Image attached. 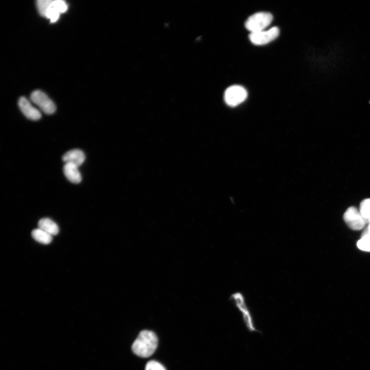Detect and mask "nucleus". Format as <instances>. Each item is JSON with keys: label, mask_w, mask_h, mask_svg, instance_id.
<instances>
[{"label": "nucleus", "mask_w": 370, "mask_h": 370, "mask_svg": "<svg viewBox=\"0 0 370 370\" xmlns=\"http://www.w3.org/2000/svg\"><path fill=\"white\" fill-rule=\"evenodd\" d=\"M85 159L84 153L78 149H73L67 152L62 157L65 163H70L78 166L82 164Z\"/></svg>", "instance_id": "9"}, {"label": "nucleus", "mask_w": 370, "mask_h": 370, "mask_svg": "<svg viewBox=\"0 0 370 370\" xmlns=\"http://www.w3.org/2000/svg\"><path fill=\"white\" fill-rule=\"evenodd\" d=\"M18 105L23 114L29 119L38 120L41 117L40 112L33 107L24 97L19 99Z\"/></svg>", "instance_id": "8"}, {"label": "nucleus", "mask_w": 370, "mask_h": 370, "mask_svg": "<svg viewBox=\"0 0 370 370\" xmlns=\"http://www.w3.org/2000/svg\"><path fill=\"white\" fill-rule=\"evenodd\" d=\"M51 1L52 0H38L36 1V6L38 11L42 16L45 17Z\"/></svg>", "instance_id": "16"}, {"label": "nucleus", "mask_w": 370, "mask_h": 370, "mask_svg": "<svg viewBox=\"0 0 370 370\" xmlns=\"http://www.w3.org/2000/svg\"><path fill=\"white\" fill-rule=\"evenodd\" d=\"M359 211L366 220L370 219V198L365 199L361 201Z\"/></svg>", "instance_id": "15"}, {"label": "nucleus", "mask_w": 370, "mask_h": 370, "mask_svg": "<svg viewBox=\"0 0 370 370\" xmlns=\"http://www.w3.org/2000/svg\"><path fill=\"white\" fill-rule=\"evenodd\" d=\"M31 235L34 239L43 244H49L52 240L51 235L39 228L33 230Z\"/></svg>", "instance_id": "12"}, {"label": "nucleus", "mask_w": 370, "mask_h": 370, "mask_svg": "<svg viewBox=\"0 0 370 370\" xmlns=\"http://www.w3.org/2000/svg\"><path fill=\"white\" fill-rule=\"evenodd\" d=\"M30 99L46 114H52L55 111V105L53 101L41 90L33 91L30 96Z\"/></svg>", "instance_id": "7"}, {"label": "nucleus", "mask_w": 370, "mask_h": 370, "mask_svg": "<svg viewBox=\"0 0 370 370\" xmlns=\"http://www.w3.org/2000/svg\"><path fill=\"white\" fill-rule=\"evenodd\" d=\"M230 300L240 312L247 330L250 332H260L256 327L253 315L244 294L240 291L234 292L231 294Z\"/></svg>", "instance_id": "2"}, {"label": "nucleus", "mask_w": 370, "mask_h": 370, "mask_svg": "<svg viewBox=\"0 0 370 370\" xmlns=\"http://www.w3.org/2000/svg\"><path fill=\"white\" fill-rule=\"evenodd\" d=\"M272 15L267 12H258L250 16L245 26L250 33L265 30L272 22Z\"/></svg>", "instance_id": "3"}, {"label": "nucleus", "mask_w": 370, "mask_h": 370, "mask_svg": "<svg viewBox=\"0 0 370 370\" xmlns=\"http://www.w3.org/2000/svg\"><path fill=\"white\" fill-rule=\"evenodd\" d=\"M366 222L367 224H368V226L363 232L370 234V219L367 220Z\"/></svg>", "instance_id": "18"}, {"label": "nucleus", "mask_w": 370, "mask_h": 370, "mask_svg": "<svg viewBox=\"0 0 370 370\" xmlns=\"http://www.w3.org/2000/svg\"><path fill=\"white\" fill-rule=\"evenodd\" d=\"M60 14L61 13L55 5L54 0H52L45 17L50 19L51 23H54L59 19Z\"/></svg>", "instance_id": "13"}, {"label": "nucleus", "mask_w": 370, "mask_h": 370, "mask_svg": "<svg viewBox=\"0 0 370 370\" xmlns=\"http://www.w3.org/2000/svg\"><path fill=\"white\" fill-rule=\"evenodd\" d=\"M357 247L361 250L370 251V234L362 233L361 238L357 242Z\"/></svg>", "instance_id": "14"}, {"label": "nucleus", "mask_w": 370, "mask_h": 370, "mask_svg": "<svg viewBox=\"0 0 370 370\" xmlns=\"http://www.w3.org/2000/svg\"><path fill=\"white\" fill-rule=\"evenodd\" d=\"M280 30L277 27H273L268 30L250 33V41L254 45H262L268 44L279 35Z\"/></svg>", "instance_id": "6"}, {"label": "nucleus", "mask_w": 370, "mask_h": 370, "mask_svg": "<svg viewBox=\"0 0 370 370\" xmlns=\"http://www.w3.org/2000/svg\"><path fill=\"white\" fill-rule=\"evenodd\" d=\"M158 345V338L156 334L150 330L141 331L133 342L132 349L136 355L147 358L155 351Z\"/></svg>", "instance_id": "1"}, {"label": "nucleus", "mask_w": 370, "mask_h": 370, "mask_svg": "<svg viewBox=\"0 0 370 370\" xmlns=\"http://www.w3.org/2000/svg\"><path fill=\"white\" fill-rule=\"evenodd\" d=\"M145 370H166L165 367L159 362L151 360L149 361L145 367Z\"/></svg>", "instance_id": "17"}, {"label": "nucleus", "mask_w": 370, "mask_h": 370, "mask_svg": "<svg viewBox=\"0 0 370 370\" xmlns=\"http://www.w3.org/2000/svg\"><path fill=\"white\" fill-rule=\"evenodd\" d=\"M77 165L70 163H65L63 166L65 176L69 181L74 183H79L82 180Z\"/></svg>", "instance_id": "10"}, {"label": "nucleus", "mask_w": 370, "mask_h": 370, "mask_svg": "<svg viewBox=\"0 0 370 370\" xmlns=\"http://www.w3.org/2000/svg\"><path fill=\"white\" fill-rule=\"evenodd\" d=\"M247 96V91L244 87L234 85L226 89L224 100L228 105L234 107L243 102Z\"/></svg>", "instance_id": "4"}, {"label": "nucleus", "mask_w": 370, "mask_h": 370, "mask_svg": "<svg viewBox=\"0 0 370 370\" xmlns=\"http://www.w3.org/2000/svg\"><path fill=\"white\" fill-rule=\"evenodd\" d=\"M38 226L39 228L45 231L52 236L57 235L59 231L58 225L48 218L41 219L39 221Z\"/></svg>", "instance_id": "11"}, {"label": "nucleus", "mask_w": 370, "mask_h": 370, "mask_svg": "<svg viewBox=\"0 0 370 370\" xmlns=\"http://www.w3.org/2000/svg\"><path fill=\"white\" fill-rule=\"evenodd\" d=\"M343 218L348 227L355 230L363 229L367 224L366 219L362 216L360 211L354 207H350L346 210Z\"/></svg>", "instance_id": "5"}]
</instances>
